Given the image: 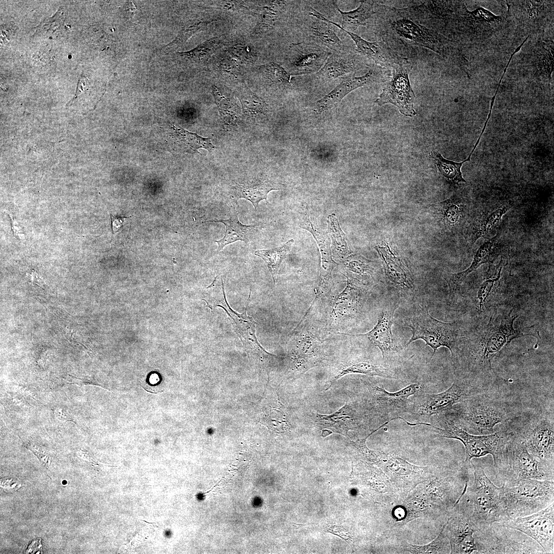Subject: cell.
<instances>
[{
  "instance_id": "19",
  "label": "cell",
  "mask_w": 554,
  "mask_h": 554,
  "mask_svg": "<svg viewBox=\"0 0 554 554\" xmlns=\"http://www.w3.org/2000/svg\"><path fill=\"white\" fill-rule=\"evenodd\" d=\"M368 60L357 51L331 53L322 68L316 73L322 81H330L344 77L357 71L370 68Z\"/></svg>"
},
{
  "instance_id": "44",
  "label": "cell",
  "mask_w": 554,
  "mask_h": 554,
  "mask_svg": "<svg viewBox=\"0 0 554 554\" xmlns=\"http://www.w3.org/2000/svg\"><path fill=\"white\" fill-rule=\"evenodd\" d=\"M346 265L350 270L360 274H367L372 272L373 268L371 261L360 254L351 255L347 258Z\"/></svg>"
},
{
  "instance_id": "14",
  "label": "cell",
  "mask_w": 554,
  "mask_h": 554,
  "mask_svg": "<svg viewBox=\"0 0 554 554\" xmlns=\"http://www.w3.org/2000/svg\"><path fill=\"white\" fill-rule=\"evenodd\" d=\"M391 73L388 69L372 65L365 74L356 76L355 73L343 78L342 82L332 91L312 104L313 110L318 113L327 112L338 105L342 100L353 90L373 83L388 81Z\"/></svg>"
},
{
  "instance_id": "46",
  "label": "cell",
  "mask_w": 554,
  "mask_h": 554,
  "mask_svg": "<svg viewBox=\"0 0 554 554\" xmlns=\"http://www.w3.org/2000/svg\"><path fill=\"white\" fill-rule=\"evenodd\" d=\"M8 216L10 220L11 227L14 236L18 240L24 241L25 235L21 228L13 217L9 214H8Z\"/></svg>"
},
{
  "instance_id": "38",
  "label": "cell",
  "mask_w": 554,
  "mask_h": 554,
  "mask_svg": "<svg viewBox=\"0 0 554 554\" xmlns=\"http://www.w3.org/2000/svg\"><path fill=\"white\" fill-rule=\"evenodd\" d=\"M269 407L263 418L264 424L269 429L278 432H282L289 429L290 425L287 414L280 401L277 400L276 403L270 405Z\"/></svg>"
},
{
  "instance_id": "13",
  "label": "cell",
  "mask_w": 554,
  "mask_h": 554,
  "mask_svg": "<svg viewBox=\"0 0 554 554\" xmlns=\"http://www.w3.org/2000/svg\"><path fill=\"white\" fill-rule=\"evenodd\" d=\"M502 523L533 539L545 553H554V503L530 515Z\"/></svg>"
},
{
  "instance_id": "37",
  "label": "cell",
  "mask_w": 554,
  "mask_h": 554,
  "mask_svg": "<svg viewBox=\"0 0 554 554\" xmlns=\"http://www.w3.org/2000/svg\"><path fill=\"white\" fill-rule=\"evenodd\" d=\"M267 5L263 7V12L258 21L255 33L263 34L272 30L284 9L285 2L269 1Z\"/></svg>"
},
{
  "instance_id": "50",
  "label": "cell",
  "mask_w": 554,
  "mask_h": 554,
  "mask_svg": "<svg viewBox=\"0 0 554 554\" xmlns=\"http://www.w3.org/2000/svg\"><path fill=\"white\" fill-rule=\"evenodd\" d=\"M29 448L41 460V462L46 463L48 460L47 455L44 453L38 446L30 445Z\"/></svg>"
},
{
  "instance_id": "34",
  "label": "cell",
  "mask_w": 554,
  "mask_h": 554,
  "mask_svg": "<svg viewBox=\"0 0 554 554\" xmlns=\"http://www.w3.org/2000/svg\"><path fill=\"white\" fill-rule=\"evenodd\" d=\"M429 156L440 174L450 183L458 185L460 183H466L461 169L465 162L469 161L467 159L461 162H456L444 158L434 151L429 153Z\"/></svg>"
},
{
  "instance_id": "28",
  "label": "cell",
  "mask_w": 554,
  "mask_h": 554,
  "mask_svg": "<svg viewBox=\"0 0 554 554\" xmlns=\"http://www.w3.org/2000/svg\"><path fill=\"white\" fill-rule=\"evenodd\" d=\"M300 226L310 232L318 244L321 254L320 276L331 277L332 271L337 264L332 259L330 239L327 234L315 225L313 219L308 214L302 215Z\"/></svg>"
},
{
  "instance_id": "31",
  "label": "cell",
  "mask_w": 554,
  "mask_h": 554,
  "mask_svg": "<svg viewBox=\"0 0 554 554\" xmlns=\"http://www.w3.org/2000/svg\"><path fill=\"white\" fill-rule=\"evenodd\" d=\"M209 222L222 223L226 227L224 236L220 240L214 241L218 245L217 252L222 250L226 245L238 241L248 243L251 233L254 230V225H246L240 222L238 213L235 210L230 212L228 219L213 220Z\"/></svg>"
},
{
  "instance_id": "17",
  "label": "cell",
  "mask_w": 554,
  "mask_h": 554,
  "mask_svg": "<svg viewBox=\"0 0 554 554\" xmlns=\"http://www.w3.org/2000/svg\"><path fill=\"white\" fill-rule=\"evenodd\" d=\"M445 526L451 545V553H476L474 533L477 531L470 519V512L466 505L463 509L451 513Z\"/></svg>"
},
{
  "instance_id": "7",
  "label": "cell",
  "mask_w": 554,
  "mask_h": 554,
  "mask_svg": "<svg viewBox=\"0 0 554 554\" xmlns=\"http://www.w3.org/2000/svg\"><path fill=\"white\" fill-rule=\"evenodd\" d=\"M491 387L490 381L486 379L457 378L448 389L440 393L419 392L414 395L409 413L419 418H428L476 395L489 391Z\"/></svg>"
},
{
  "instance_id": "3",
  "label": "cell",
  "mask_w": 554,
  "mask_h": 554,
  "mask_svg": "<svg viewBox=\"0 0 554 554\" xmlns=\"http://www.w3.org/2000/svg\"><path fill=\"white\" fill-rule=\"evenodd\" d=\"M493 462L497 478L507 487L516 486L523 479L554 480V467L531 454L512 428Z\"/></svg>"
},
{
  "instance_id": "23",
  "label": "cell",
  "mask_w": 554,
  "mask_h": 554,
  "mask_svg": "<svg viewBox=\"0 0 554 554\" xmlns=\"http://www.w3.org/2000/svg\"><path fill=\"white\" fill-rule=\"evenodd\" d=\"M435 213L447 229L453 231L465 224L468 215V204L460 194L454 193L447 200L433 204Z\"/></svg>"
},
{
  "instance_id": "29",
  "label": "cell",
  "mask_w": 554,
  "mask_h": 554,
  "mask_svg": "<svg viewBox=\"0 0 554 554\" xmlns=\"http://www.w3.org/2000/svg\"><path fill=\"white\" fill-rule=\"evenodd\" d=\"M314 18V19H310L308 22L307 27L308 34L312 39V42L329 49L334 53H340L348 51L333 30L331 24L323 19Z\"/></svg>"
},
{
  "instance_id": "45",
  "label": "cell",
  "mask_w": 554,
  "mask_h": 554,
  "mask_svg": "<svg viewBox=\"0 0 554 554\" xmlns=\"http://www.w3.org/2000/svg\"><path fill=\"white\" fill-rule=\"evenodd\" d=\"M209 23V22H201L182 30L175 39L166 46V49L171 50L176 49L182 45L193 34L206 27Z\"/></svg>"
},
{
  "instance_id": "12",
  "label": "cell",
  "mask_w": 554,
  "mask_h": 554,
  "mask_svg": "<svg viewBox=\"0 0 554 554\" xmlns=\"http://www.w3.org/2000/svg\"><path fill=\"white\" fill-rule=\"evenodd\" d=\"M412 67V64L406 58L401 63L393 65L390 77L374 103L380 106L390 103L398 107L404 115L416 116L415 95L409 77Z\"/></svg>"
},
{
  "instance_id": "9",
  "label": "cell",
  "mask_w": 554,
  "mask_h": 554,
  "mask_svg": "<svg viewBox=\"0 0 554 554\" xmlns=\"http://www.w3.org/2000/svg\"><path fill=\"white\" fill-rule=\"evenodd\" d=\"M474 538L476 553H545L533 539L500 522L476 531Z\"/></svg>"
},
{
  "instance_id": "22",
  "label": "cell",
  "mask_w": 554,
  "mask_h": 554,
  "mask_svg": "<svg viewBox=\"0 0 554 554\" xmlns=\"http://www.w3.org/2000/svg\"><path fill=\"white\" fill-rule=\"evenodd\" d=\"M250 291L245 310L242 314L235 312L229 306L226 300L224 290L222 297L219 299L212 298L210 301L206 302L207 303L206 306L209 307L212 310L216 306L223 308L230 316L234 329L242 341L243 343L244 342H245L244 345L246 344V345H250L251 347H254V348L259 350H265L261 346L255 337V323L252 318L248 316L246 313L247 306L250 298L251 290Z\"/></svg>"
},
{
  "instance_id": "11",
  "label": "cell",
  "mask_w": 554,
  "mask_h": 554,
  "mask_svg": "<svg viewBox=\"0 0 554 554\" xmlns=\"http://www.w3.org/2000/svg\"><path fill=\"white\" fill-rule=\"evenodd\" d=\"M521 421L516 427L512 425L515 428L510 425L513 432L535 458L554 467L553 412L536 413Z\"/></svg>"
},
{
  "instance_id": "5",
  "label": "cell",
  "mask_w": 554,
  "mask_h": 554,
  "mask_svg": "<svg viewBox=\"0 0 554 554\" xmlns=\"http://www.w3.org/2000/svg\"><path fill=\"white\" fill-rule=\"evenodd\" d=\"M501 487L504 522L530 515L554 503V481L523 479L516 486Z\"/></svg>"
},
{
  "instance_id": "18",
  "label": "cell",
  "mask_w": 554,
  "mask_h": 554,
  "mask_svg": "<svg viewBox=\"0 0 554 554\" xmlns=\"http://www.w3.org/2000/svg\"><path fill=\"white\" fill-rule=\"evenodd\" d=\"M503 226L500 227L497 233L492 238L484 242L476 252L470 266L465 270L455 273H448L445 277L449 287V294L451 295L459 290L462 283L467 275L476 270L481 265L486 263H492L503 254L504 244L502 238Z\"/></svg>"
},
{
  "instance_id": "52",
  "label": "cell",
  "mask_w": 554,
  "mask_h": 554,
  "mask_svg": "<svg viewBox=\"0 0 554 554\" xmlns=\"http://www.w3.org/2000/svg\"><path fill=\"white\" fill-rule=\"evenodd\" d=\"M41 546L40 540L34 541L28 547L27 552L32 553H36V552H38L39 549L42 550V548H41Z\"/></svg>"
},
{
  "instance_id": "47",
  "label": "cell",
  "mask_w": 554,
  "mask_h": 554,
  "mask_svg": "<svg viewBox=\"0 0 554 554\" xmlns=\"http://www.w3.org/2000/svg\"><path fill=\"white\" fill-rule=\"evenodd\" d=\"M110 215L111 216V226H112V232H113V234H115L116 232H118L119 231V230L121 229V227H122V226L123 225V223L124 222V220L126 218H128L129 217L114 216L113 215H112L110 213Z\"/></svg>"
},
{
  "instance_id": "2",
  "label": "cell",
  "mask_w": 554,
  "mask_h": 554,
  "mask_svg": "<svg viewBox=\"0 0 554 554\" xmlns=\"http://www.w3.org/2000/svg\"><path fill=\"white\" fill-rule=\"evenodd\" d=\"M458 427L473 434L493 433L499 424H507L521 416L512 402L495 397L490 391L476 395L441 413Z\"/></svg>"
},
{
  "instance_id": "4",
  "label": "cell",
  "mask_w": 554,
  "mask_h": 554,
  "mask_svg": "<svg viewBox=\"0 0 554 554\" xmlns=\"http://www.w3.org/2000/svg\"><path fill=\"white\" fill-rule=\"evenodd\" d=\"M511 311L492 316L482 334L480 345L466 356L468 370L473 374L492 372V360L501 349L512 340L527 335L513 328V322L518 315L512 316Z\"/></svg>"
},
{
  "instance_id": "8",
  "label": "cell",
  "mask_w": 554,
  "mask_h": 554,
  "mask_svg": "<svg viewBox=\"0 0 554 554\" xmlns=\"http://www.w3.org/2000/svg\"><path fill=\"white\" fill-rule=\"evenodd\" d=\"M436 416L439 427L430 425L434 428L433 431L440 438L457 439L462 442L466 451L464 462L469 465H471L472 458L489 454L492 455L494 460L511 431L510 425L506 424L493 433L473 434L457 426L442 413Z\"/></svg>"
},
{
  "instance_id": "10",
  "label": "cell",
  "mask_w": 554,
  "mask_h": 554,
  "mask_svg": "<svg viewBox=\"0 0 554 554\" xmlns=\"http://www.w3.org/2000/svg\"><path fill=\"white\" fill-rule=\"evenodd\" d=\"M405 321L412 331V336L406 344L405 348L414 341L422 340L433 349L431 359L441 347L447 348L451 357L454 358L459 335L456 322L440 321L432 316L427 308L421 306L417 312L406 317Z\"/></svg>"
},
{
  "instance_id": "16",
  "label": "cell",
  "mask_w": 554,
  "mask_h": 554,
  "mask_svg": "<svg viewBox=\"0 0 554 554\" xmlns=\"http://www.w3.org/2000/svg\"><path fill=\"white\" fill-rule=\"evenodd\" d=\"M288 58L290 74L302 75L317 73L331 52L311 42L292 44Z\"/></svg>"
},
{
  "instance_id": "1",
  "label": "cell",
  "mask_w": 554,
  "mask_h": 554,
  "mask_svg": "<svg viewBox=\"0 0 554 554\" xmlns=\"http://www.w3.org/2000/svg\"><path fill=\"white\" fill-rule=\"evenodd\" d=\"M374 32L379 39L396 47L416 46L443 55L444 46L437 32L422 24L410 7L397 8L374 4Z\"/></svg>"
},
{
  "instance_id": "6",
  "label": "cell",
  "mask_w": 554,
  "mask_h": 554,
  "mask_svg": "<svg viewBox=\"0 0 554 554\" xmlns=\"http://www.w3.org/2000/svg\"><path fill=\"white\" fill-rule=\"evenodd\" d=\"M474 481L467 489L466 505L471 523L477 531L494 522L505 521L501 500L502 487L496 486L485 473L484 468L472 462Z\"/></svg>"
},
{
  "instance_id": "30",
  "label": "cell",
  "mask_w": 554,
  "mask_h": 554,
  "mask_svg": "<svg viewBox=\"0 0 554 554\" xmlns=\"http://www.w3.org/2000/svg\"><path fill=\"white\" fill-rule=\"evenodd\" d=\"M279 189L277 185L270 181L258 180L236 184L232 187V195L235 201L240 199L250 201L256 209L261 201L265 200L267 202V195L270 191Z\"/></svg>"
},
{
  "instance_id": "20",
  "label": "cell",
  "mask_w": 554,
  "mask_h": 554,
  "mask_svg": "<svg viewBox=\"0 0 554 554\" xmlns=\"http://www.w3.org/2000/svg\"><path fill=\"white\" fill-rule=\"evenodd\" d=\"M394 308L384 309L379 315L374 327L365 334L345 335L365 337L380 350L384 360L398 352L392 332Z\"/></svg>"
},
{
  "instance_id": "21",
  "label": "cell",
  "mask_w": 554,
  "mask_h": 554,
  "mask_svg": "<svg viewBox=\"0 0 554 554\" xmlns=\"http://www.w3.org/2000/svg\"><path fill=\"white\" fill-rule=\"evenodd\" d=\"M346 32L355 43L356 51L367 60L372 61L376 65L386 69L391 68L394 64H399L405 59L399 55L385 42L379 39L369 42L358 35Z\"/></svg>"
},
{
  "instance_id": "48",
  "label": "cell",
  "mask_w": 554,
  "mask_h": 554,
  "mask_svg": "<svg viewBox=\"0 0 554 554\" xmlns=\"http://www.w3.org/2000/svg\"><path fill=\"white\" fill-rule=\"evenodd\" d=\"M55 417L59 420L63 421L74 422L72 416L64 408L58 407L54 410Z\"/></svg>"
},
{
  "instance_id": "26",
  "label": "cell",
  "mask_w": 554,
  "mask_h": 554,
  "mask_svg": "<svg viewBox=\"0 0 554 554\" xmlns=\"http://www.w3.org/2000/svg\"><path fill=\"white\" fill-rule=\"evenodd\" d=\"M360 2V5L357 8L348 12L342 11L337 4L334 3V6L342 16L341 26L329 20L311 7L310 8L311 11L309 14L315 18L327 21L343 31L353 33L360 26L365 25L366 21L376 13L374 10V1H362Z\"/></svg>"
},
{
  "instance_id": "49",
  "label": "cell",
  "mask_w": 554,
  "mask_h": 554,
  "mask_svg": "<svg viewBox=\"0 0 554 554\" xmlns=\"http://www.w3.org/2000/svg\"><path fill=\"white\" fill-rule=\"evenodd\" d=\"M1 487L6 490H16L20 486L18 482L13 479H6L1 481Z\"/></svg>"
},
{
  "instance_id": "35",
  "label": "cell",
  "mask_w": 554,
  "mask_h": 554,
  "mask_svg": "<svg viewBox=\"0 0 554 554\" xmlns=\"http://www.w3.org/2000/svg\"><path fill=\"white\" fill-rule=\"evenodd\" d=\"M294 240H289L280 247L270 249L258 250L254 254L261 258L265 262L275 283L276 276L283 260L290 250Z\"/></svg>"
},
{
  "instance_id": "25",
  "label": "cell",
  "mask_w": 554,
  "mask_h": 554,
  "mask_svg": "<svg viewBox=\"0 0 554 554\" xmlns=\"http://www.w3.org/2000/svg\"><path fill=\"white\" fill-rule=\"evenodd\" d=\"M375 248L382 261L385 273L389 280L402 288H413L414 284L411 273L404 261L396 256L387 244L384 246H377Z\"/></svg>"
},
{
  "instance_id": "41",
  "label": "cell",
  "mask_w": 554,
  "mask_h": 554,
  "mask_svg": "<svg viewBox=\"0 0 554 554\" xmlns=\"http://www.w3.org/2000/svg\"><path fill=\"white\" fill-rule=\"evenodd\" d=\"M174 133L176 134L177 141L186 148V150L196 151L203 148L208 151H213L216 147L212 144L210 137H202L195 133L188 132L181 128L174 127Z\"/></svg>"
},
{
  "instance_id": "43",
  "label": "cell",
  "mask_w": 554,
  "mask_h": 554,
  "mask_svg": "<svg viewBox=\"0 0 554 554\" xmlns=\"http://www.w3.org/2000/svg\"><path fill=\"white\" fill-rule=\"evenodd\" d=\"M218 44L219 42L215 39L209 41L192 51L179 54L180 56L186 61L200 63L209 57Z\"/></svg>"
},
{
  "instance_id": "15",
  "label": "cell",
  "mask_w": 554,
  "mask_h": 554,
  "mask_svg": "<svg viewBox=\"0 0 554 554\" xmlns=\"http://www.w3.org/2000/svg\"><path fill=\"white\" fill-rule=\"evenodd\" d=\"M421 386L419 383H412L404 388L394 392L385 390L383 386H374L372 395L376 411L384 419L390 421L401 418L400 415L409 413L412 395L419 393Z\"/></svg>"
},
{
  "instance_id": "42",
  "label": "cell",
  "mask_w": 554,
  "mask_h": 554,
  "mask_svg": "<svg viewBox=\"0 0 554 554\" xmlns=\"http://www.w3.org/2000/svg\"><path fill=\"white\" fill-rule=\"evenodd\" d=\"M263 76L271 84H288L290 83L291 74L280 65L269 63L261 67Z\"/></svg>"
},
{
  "instance_id": "53",
  "label": "cell",
  "mask_w": 554,
  "mask_h": 554,
  "mask_svg": "<svg viewBox=\"0 0 554 554\" xmlns=\"http://www.w3.org/2000/svg\"><path fill=\"white\" fill-rule=\"evenodd\" d=\"M332 433V432L331 431H330V430H329L328 429H324L322 431V436L323 437H325L331 434Z\"/></svg>"
},
{
  "instance_id": "32",
  "label": "cell",
  "mask_w": 554,
  "mask_h": 554,
  "mask_svg": "<svg viewBox=\"0 0 554 554\" xmlns=\"http://www.w3.org/2000/svg\"><path fill=\"white\" fill-rule=\"evenodd\" d=\"M295 368L299 374L304 373L312 367L316 366L324 360L321 354L320 346L312 338L306 337L299 342L292 358Z\"/></svg>"
},
{
  "instance_id": "36",
  "label": "cell",
  "mask_w": 554,
  "mask_h": 554,
  "mask_svg": "<svg viewBox=\"0 0 554 554\" xmlns=\"http://www.w3.org/2000/svg\"><path fill=\"white\" fill-rule=\"evenodd\" d=\"M328 231L332 241V251L340 259L348 257L352 251L347 241L345 234L342 230L338 219L334 213L327 218Z\"/></svg>"
},
{
  "instance_id": "24",
  "label": "cell",
  "mask_w": 554,
  "mask_h": 554,
  "mask_svg": "<svg viewBox=\"0 0 554 554\" xmlns=\"http://www.w3.org/2000/svg\"><path fill=\"white\" fill-rule=\"evenodd\" d=\"M316 417L319 425L332 432L345 437H348L349 430L358 429L363 420L355 407L348 403L333 413L328 415L318 413Z\"/></svg>"
},
{
  "instance_id": "51",
  "label": "cell",
  "mask_w": 554,
  "mask_h": 554,
  "mask_svg": "<svg viewBox=\"0 0 554 554\" xmlns=\"http://www.w3.org/2000/svg\"><path fill=\"white\" fill-rule=\"evenodd\" d=\"M28 277L30 279L32 284L43 287L44 284V280L35 271V270H32L31 272L29 274H28Z\"/></svg>"
},
{
  "instance_id": "40",
  "label": "cell",
  "mask_w": 554,
  "mask_h": 554,
  "mask_svg": "<svg viewBox=\"0 0 554 554\" xmlns=\"http://www.w3.org/2000/svg\"><path fill=\"white\" fill-rule=\"evenodd\" d=\"M238 96L243 106V111L248 115L258 114H264L268 111L267 105L247 87L239 90Z\"/></svg>"
},
{
  "instance_id": "27",
  "label": "cell",
  "mask_w": 554,
  "mask_h": 554,
  "mask_svg": "<svg viewBox=\"0 0 554 554\" xmlns=\"http://www.w3.org/2000/svg\"><path fill=\"white\" fill-rule=\"evenodd\" d=\"M511 207L510 204H502L478 215L468 229L470 242L474 243L498 229L503 216Z\"/></svg>"
},
{
  "instance_id": "39",
  "label": "cell",
  "mask_w": 554,
  "mask_h": 554,
  "mask_svg": "<svg viewBox=\"0 0 554 554\" xmlns=\"http://www.w3.org/2000/svg\"><path fill=\"white\" fill-rule=\"evenodd\" d=\"M504 262V259H503L502 256H501L499 264L497 266H490L486 279L483 281L478 289V299L480 311L483 310L487 297L494 285L498 283L501 276V272Z\"/></svg>"
},
{
  "instance_id": "33",
  "label": "cell",
  "mask_w": 554,
  "mask_h": 554,
  "mask_svg": "<svg viewBox=\"0 0 554 554\" xmlns=\"http://www.w3.org/2000/svg\"><path fill=\"white\" fill-rule=\"evenodd\" d=\"M350 373H360L369 376H378L391 380H399L394 371L388 367L373 364L369 362H360L346 365L339 371L330 381L329 389L335 382L343 376Z\"/></svg>"
}]
</instances>
